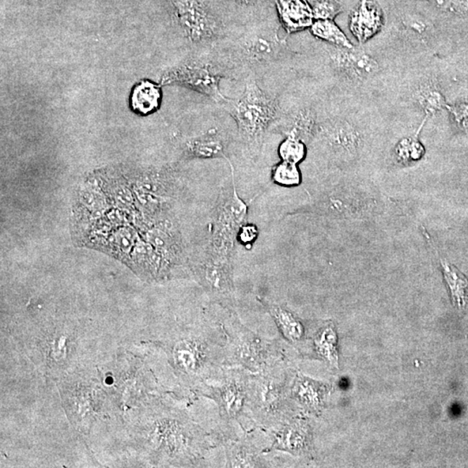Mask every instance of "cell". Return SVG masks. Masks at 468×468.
<instances>
[{"label": "cell", "mask_w": 468, "mask_h": 468, "mask_svg": "<svg viewBox=\"0 0 468 468\" xmlns=\"http://www.w3.org/2000/svg\"><path fill=\"white\" fill-rule=\"evenodd\" d=\"M382 25V11L369 0H362L360 5L350 15V31L361 43L376 35Z\"/></svg>", "instance_id": "obj_21"}, {"label": "cell", "mask_w": 468, "mask_h": 468, "mask_svg": "<svg viewBox=\"0 0 468 468\" xmlns=\"http://www.w3.org/2000/svg\"><path fill=\"white\" fill-rule=\"evenodd\" d=\"M296 373L290 361L269 371L251 373L248 407L255 429L267 431L297 417L292 398Z\"/></svg>", "instance_id": "obj_4"}, {"label": "cell", "mask_w": 468, "mask_h": 468, "mask_svg": "<svg viewBox=\"0 0 468 468\" xmlns=\"http://www.w3.org/2000/svg\"><path fill=\"white\" fill-rule=\"evenodd\" d=\"M252 431L244 433L242 437L224 436L223 445L226 467H273L276 463L267 457L264 449L255 443Z\"/></svg>", "instance_id": "obj_14"}, {"label": "cell", "mask_w": 468, "mask_h": 468, "mask_svg": "<svg viewBox=\"0 0 468 468\" xmlns=\"http://www.w3.org/2000/svg\"><path fill=\"white\" fill-rule=\"evenodd\" d=\"M156 345L164 351L181 385L194 395L209 381L220 380L226 368V337L221 323L213 316L173 331Z\"/></svg>", "instance_id": "obj_2"}, {"label": "cell", "mask_w": 468, "mask_h": 468, "mask_svg": "<svg viewBox=\"0 0 468 468\" xmlns=\"http://www.w3.org/2000/svg\"><path fill=\"white\" fill-rule=\"evenodd\" d=\"M266 432L269 435L266 454L281 451L298 458L312 457L314 452L312 429L305 419L297 415Z\"/></svg>", "instance_id": "obj_12"}, {"label": "cell", "mask_w": 468, "mask_h": 468, "mask_svg": "<svg viewBox=\"0 0 468 468\" xmlns=\"http://www.w3.org/2000/svg\"><path fill=\"white\" fill-rule=\"evenodd\" d=\"M309 31L316 39L326 41L334 47L352 49L348 37L343 33L334 20H315L309 27Z\"/></svg>", "instance_id": "obj_26"}, {"label": "cell", "mask_w": 468, "mask_h": 468, "mask_svg": "<svg viewBox=\"0 0 468 468\" xmlns=\"http://www.w3.org/2000/svg\"><path fill=\"white\" fill-rule=\"evenodd\" d=\"M232 168L231 183L221 188L214 214L210 247L234 252L240 228L247 220L248 205L238 194Z\"/></svg>", "instance_id": "obj_10"}, {"label": "cell", "mask_w": 468, "mask_h": 468, "mask_svg": "<svg viewBox=\"0 0 468 468\" xmlns=\"http://www.w3.org/2000/svg\"><path fill=\"white\" fill-rule=\"evenodd\" d=\"M448 109L458 125L463 128H468L467 101H460V103L451 105Z\"/></svg>", "instance_id": "obj_35"}, {"label": "cell", "mask_w": 468, "mask_h": 468, "mask_svg": "<svg viewBox=\"0 0 468 468\" xmlns=\"http://www.w3.org/2000/svg\"><path fill=\"white\" fill-rule=\"evenodd\" d=\"M422 147L420 143L405 140L400 143L398 148V154L400 159L402 161L417 160L420 158L422 154Z\"/></svg>", "instance_id": "obj_33"}, {"label": "cell", "mask_w": 468, "mask_h": 468, "mask_svg": "<svg viewBox=\"0 0 468 468\" xmlns=\"http://www.w3.org/2000/svg\"><path fill=\"white\" fill-rule=\"evenodd\" d=\"M328 62L331 70L338 75L348 79H365L371 77L379 69L378 63L371 56L332 45L327 50Z\"/></svg>", "instance_id": "obj_15"}, {"label": "cell", "mask_w": 468, "mask_h": 468, "mask_svg": "<svg viewBox=\"0 0 468 468\" xmlns=\"http://www.w3.org/2000/svg\"><path fill=\"white\" fill-rule=\"evenodd\" d=\"M259 230L258 226L252 223H245L241 226L238 232L237 243L240 244L245 248L249 249L254 245L258 240Z\"/></svg>", "instance_id": "obj_32"}, {"label": "cell", "mask_w": 468, "mask_h": 468, "mask_svg": "<svg viewBox=\"0 0 468 468\" xmlns=\"http://www.w3.org/2000/svg\"><path fill=\"white\" fill-rule=\"evenodd\" d=\"M312 6L315 20H334L342 11L338 0H316Z\"/></svg>", "instance_id": "obj_31"}, {"label": "cell", "mask_w": 468, "mask_h": 468, "mask_svg": "<svg viewBox=\"0 0 468 468\" xmlns=\"http://www.w3.org/2000/svg\"><path fill=\"white\" fill-rule=\"evenodd\" d=\"M228 1L245 14V26L268 20L262 16L267 5V0H228Z\"/></svg>", "instance_id": "obj_29"}, {"label": "cell", "mask_w": 468, "mask_h": 468, "mask_svg": "<svg viewBox=\"0 0 468 468\" xmlns=\"http://www.w3.org/2000/svg\"><path fill=\"white\" fill-rule=\"evenodd\" d=\"M259 300L273 319L283 340L300 352H303L307 335L304 324L296 313L284 304L271 302L263 297H259Z\"/></svg>", "instance_id": "obj_18"}, {"label": "cell", "mask_w": 468, "mask_h": 468, "mask_svg": "<svg viewBox=\"0 0 468 468\" xmlns=\"http://www.w3.org/2000/svg\"><path fill=\"white\" fill-rule=\"evenodd\" d=\"M222 79H232V75L216 48L196 54L183 66L169 70L164 80L190 87L221 105L228 100L221 90Z\"/></svg>", "instance_id": "obj_9"}, {"label": "cell", "mask_w": 468, "mask_h": 468, "mask_svg": "<svg viewBox=\"0 0 468 468\" xmlns=\"http://www.w3.org/2000/svg\"><path fill=\"white\" fill-rule=\"evenodd\" d=\"M328 148L335 154L348 156L359 148L360 134L347 121L331 120L319 126V131Z\"/></svg>", "instance_id": "obj_19"}, {"label": "cell", "mask_w": 468, "mask_h": 468, "mask_svg": "<svg viewBox=\"0 0 468 468\" xmlns=\"http://www.w3.org/2000/svg\"><path fill=\"white\" fill-rule=\"evenodd\" d=\"M29 332L24 342L31 359L47 376L63 378L78 357L80 331L56 326Z\"/></svg>", "instance_id": "obj_7"}, {"label": "cell", "mask_w": 468, "mask_h": 468, "mask_svg": "<svg viewBox=\"0 0 468 468\" xmlns=\"http://www.w3.org/2000/svg\"><path fill=\"white\" fill-rule=\"evenodd\" d=\"M223 308V319L218 322L226 337L225 367L261 373L289 361L283 338L261 337L245 326L231 308Z\"/></svg>", "instance_id": "obj_5"}, {"label": "cell", "mask_w": 468, "mask_h": 468, "mask_svg": "<svg viewBox=\"0 0 468 468\" xmlns=\"http://www.w3.org/2000/svg\"><path fill=\"white\" fill-rule=\"evenodd\" d=\"M278 154L281 161L298 165L307 156V146L300 139L285 137L278 146Z\"/></svg>", "instance_id": "obj_28"}, {"label": "cell", "mask_w": 468, "mask_h": 468, "mask_svg": "<svg viewBox=\"0 0 468 468\" xmlns=\"http://www.w3.org/2000/svg\"><path fill=\"white\" fill-rule=\"evenodd\" d=\"M331 390L330 384L313 380L297 371L292 386V398L297 409L319 415L326 409Z\"/></svg>", "instance_id": "obj_17"}, {"label": "cell", "mask_w": 468, "mask_h": 468, "mask_svg": "<svg viewBox=\"0 0 468 468\" xmlns=\"http://www.w3.org/2000/svg\"><path fill=\"white\" fill-rule=\"evenodd\" d=\"M278 20H266L234 30L217 47L232 80L254 75L257 81L271 71L284 69L295 58L288 40L279 36Z\"/></svg>", "instance_id": "obj_3"}, {"label": "cell", "mask_w": 468, "mask_h": 468, "mask_svg": "<svg viewBox=\"0 0 468 468\" xmlns=\"http://www.w3.org/2000/svg\"><path fill=\"white\" fill-rule=\"evenodd\" d=\"M441 265L443 266L445 279L450 289L452 303L460 309L465 308L467 304V279L446 260L441 259Z\"/></svg>", "instance_id": "obj_25"}, {"label": "cell", "mask_w": 468, "mask_h": 468, "mask_svg": "<svg viewBox=\"0 0 468 468\" xmlns=\"http://www.w3.org/2000/svg\"><path fill=\"white\" fill-rule=\"evenodd\" d=\"M313 355L332 368L338 366V337L334 324L328 321L316 330L312 338Z\"/></svg>", "instance_id": "obj_23"}, {"label": "cell", "mask_w": 468, "mask_h": 468, "mask_svg": "<svg viewBox=\"0 0 468 468\" xmlns=\"http://www.w3.org/2000/svg\"><path fill=\"white\" fill-rule=\"evenodd\" d=\"M192 273L215 303L230 308L235 292L233 258L205 252L202 262L192 269Z\"/></svg>", "instance_id": "obj_11"}, {"label": "cell", "mask_w": 468, "mask_h": 468, "mask_svg": "<svg viewBox=\"0 0 468 468\" xmlns=\"http://www.w3.org/2000/svg\"><path fill=\"white\" fill-rule=\"evenodd\" d=\"M274 5L279 24L288 35L311 27L315 21L307 0H275Z\"/></svg>", "instance_id": "obj_20"}, {"label": "cell", "mask_w": 468, "mask_h": 468, "mask_svg": "<svg viewBox=\"0 0 468 468\" xmlns=\"http://www.w3.org/2000/svg\"><path fill=\"white\" fill-rule=\"evenodd\" d=\"M162 92L159 85L148 80L140 82L131 94V106L140 115H149L159 109Z\"/></svg>", "instance_id": "obj_24"}, {"label": "cell", "mask_w": 468, "mask_h": 468, "mask_svg": "<svg viewBox=\"0 0 468 468\" xmlns=\"http://www.w3.org/2000/svg\"><path fill=\"white\" fill-rule=\"evenodd\" d=\"M229 141L217 130L192 138L187 142L186 154L188 157L198 159L228 160Z\"/></svg>", "instance_id": "obj_22"}, {"label": "cell", "mask_w": 468, "mask_h": 468, "mask_svg": "<svg viewBox=\"0 0 468 468\" xmlns=\"http://www.w3.org/2000/svg\"><path fill=\"white\" fill-rule=\"evenodd\" d=\"M419 103L429 114L440 111L444 106V97L436 87L425 86L419 90Z\"/></svg>", "instance_id": "obj_30"}, {"label": "cell", "mask_w": 468, "mask_h": 468, "mask_svg": "<svg viewBox=\"0 0 468 468\" xmlns=\"http://www.w3.org/2000/svg\"><path fill=\"white\" fill-rule=\"evenodd\" d=\"M271 180L278 186L293 187L300 186L302 180L301 172L297 164L290 162H278L271 168Z\"/></svg>", "instance_id": "obj_27"}, {"label": "cell", "mask_w": 468, "mask_h": 468, "mask_svg": "<svg viewBox=\"0 0 468 468\" xmlns=\"http://www.w3.org/2000/svg\"><path fill=\"white\" fill-rule=\"evenodd\" d=\"M244 81L242 95L237 99L228 98L220 106L235 122L238 135L245 149L257 157L266 135L277 118L279 98L262 89L254 75H249Z\"/></svg>", "instance_id": "obj_6"}, {"label": "cell", "mask_w": 468, "mask_h": 468, "mask_svg": "<svg viewBox=\"0 0 468 468\" xmlns=\"http://www.w3.org/2000/svg\"><path fill=\"white\" fill-rule=\"evenodd\" d=\"M319 128L318 119L312 109L301 105L289 108L279 100L278 114L270 133L300 139L307 143L318 133Z\"/></svg>", "instance_id": "obj_13"}, {"label": "cell", "mask_w": 468, "mask_h": 468, "mask_svg": "<svg viewBox=\"0 0 468 468\" xmlns=\"http://www.w3.org/2000/svg\"><path fill=\"white\" fill-rule=\"evenodd\" d=\"M441 9L452 11V13H464L468 8L467 0H426Z\"/></svg>", "instance_id": "obj_34"}, {"label": "cell", "mask_w": 468, "mask_h": 468, "mask_svg": "<svg viewBox=\"0 0 468 468\" xmlns=\"http://www.w3.org/2000/svg\"><path fill=\"white\" fill-rule=\"evenodd\" d=\"M75 387L78 390H64L62 395L69 417H73L75 426L84 430L89 428L97 417H101V402H98L99 399L96 396L97 387L94 386L92 390L85 384L80 385V388L77 384Z\"/></svg>", "instance_id": "obj_16"}, {"label": "cell", "mask_w": 468, "mask_h": 468, "mask_svg": "<svg viewBox=\"0 0 468 468\" xmlns=\"http://www.w3.org/2000/svg\"><path fill=\"white\" fill-rule=\"evenodd\" d=\"M250 375L243 368L226 367L216 384L207 383L196 394L212 400L225 424H239L244 433L256 429L248 407Z\"/></svg>", "instance_id": "obj_8"}, {"label": "cell", "mask_w": 468, "mask_h": 468, "mask_svg": "<svg viewBox=\"0 0 468 468\" xmlns=\"http://www.w3.org/2000/svg\"><path fill=\"white\" fill-rule=\"evenodd\" d=\"M134 426L137 448L154 467H195L221 444L222 433H209L171 400L154 395Z\"/></svg>", "instance_id": "obj_1"}]
</instances>
